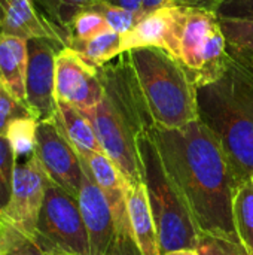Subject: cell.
Wrapping results in <instances>:
<instances>
[{
  "mask_svg": "<svg viewBox=\"0 0 253 255\" xmlns=\"http://www.w3.org/2000/svg\"><path fill=\"white\" fill-rule=\"evenodd\" d=\"M152 137L198 232L239 241L233 221L236 182L212 131L197 120L182 128L154 126Z\"/></svg>",
  "mask_w": 253,
  "mask_h": 255,
  "instance_id": "6da1fadb",
  "label": "cell"
},
{
  "mask_svg": "<svg viewBox=\"0 0 253 255\" xmlns=\"http://www.w3.org/2000/svg\"><path fill=\"white\" fill-rule=\"evenodd\" d=\"M104 88L101 102L84 115L91 121L101 151L124 176L128 187L143 184L139 137L154 126L130 52L98 67Z\"/></svg>",
  "mask_w": 253,
  "mask_h": 255,
  "instance_id": "7a4b0ae2",
  "label": "cell"
},
{
  "mask_svg": "<svg viewBox=\"0 0 253 255\" xmlns=\"http://www.w3.org/2000/svg\"><path fill=\"white\" fill-rule=\"evenodd\" d=\"M198 120L219 142L236 185L253 178V69L233 58L215 82L197 88Z\"/></svg>",
  "mask_w": 253,
  "mask_h": 255,
  "instance_id": "3957f363",
  "label": "cell"
},
{
  "mask_svg": "<svg viewBox=\"0 0 253 255\" xmlns=\"http://www.w3.org/2000/svg\"><path fill=\"white\" fill-rule=\"evenodd\" d=\"M130 57L157 127L182 128L198 120L197 87L176 57L161 48L133 49Z\"/></svg>",
  "mask_w": 253,
  "mask_h": 255,
  "instance_id": "277c9868",
  "label": "cell"
},
{
  "mask_svg": "<svg viewBox=\"0 0 253 255\" xmlns=\"http://www.w3.org/2000/svg\"><path fill=\"white\" fill-rule=\"evenodd\" d=\"M152 127L139 137V154L143 184L158 233L160 253L164 255L180 250H197L198 227L163 164L152 137Z\"/></svg>",
  "mask_w": 253,
  "mask_h": 255,
  "instance_id": "5b68a950",
  "label": "cell"
},
{
  "mask_svg": "<svg viewBox=\"0 0 253 255\" xmlns=\"http://www.w3.org/2000/svg\"><path fill=\"white\" fill-rule=\"evenodd\" d=\"M177 60L186 69L197 88L221 78L228 61V52L216 12L185 7Z\"/></svg>",
  "mask_w": 253,
  "mask_h": 255,
  "instance_id": "8992f818",
  "label": "cell"
},
{
  "mask_svg": "<svg viewBox=\"0 0 253 255\" xmlns=\"http://www.w3.org/2000/svg\"><path fill=\"white\" fill-rule=\"evenodd\" d=\"M37 239L52 254L91 255L88 233L78 199L51 179L46 185L45 200L37 223Z\"/></svg>",
  "mask_w": 253,
  "mask_h": 255,
  "instance_id": "52a82bcc",
  "label": "cell"
},
{
  "mask_svg": "<svg viewBox=\"0 0 253 255\" xmlns=\"http://www.w3.org/2000/svg\"><path fill=\"white\" fill-rule=\"evenodd\" d=\"M33 155L54 184L78 199L84 179L82 158L67 140L55 118L37 123Z\"/></svg>",
  "mask_w": 253,
  "mask_h": 255,
  "instance_id": "ba28073f",
  "label": "cell"
},
{
  "mask_svg": "<svg viewBox=\"0 0 253 255\" xmlns=\"http://www.w3.org/2000/svg\"><path fill=\"white\" fill-rule=\"evenodd\" d=\"M60 49H63L60 45L46 39L27 40L25 102L30 114L39 123L57 117L55 61Z\"/></svg>",
  "mask_w": 253,
  "mask_h": 255,
  "instance_id": "9c48e42d",
  "label": "cell"
},
{
  "mask_svg": "<svg viewBox=\"0 0 253 255\" xmlns=\"http://www.w3.org/2000/svg\"><path fill=\"white\" fill-rule=\"evenodd\" d=\"M48 182L49 178L34 155L16 164L12 196L3 212L15 227L33 238H37V223Z\"/></svg>",
  "mask_w": 253,
  "mask_h": 255,
  "instance_id": "30bf717a",
  "label": "cell"
},
{
  "mask_svg": "<svg viewBox=\"0 0 253 255\" xmlns=\"http://www.w3.org/2000/svg\"><path fill=\"white\" fill-rule=\"evenodd\" d=\"M55 96L79 111L97 106L104 88L98 69L88 64L75 49L66 46L58 51L55 61Z\"/></svg>",
  "mask_w": 253,
  "mask_h": 255,
  "instance_id": "8fae6325",
  "label": "cell"
},
{
  "mask_svg": "<svg viewBox=\"0 0 253 255\" xmlns=\"http://www.w3.org/2000/svg\"><path fill=\"white\" fill-rule=\"evenodd\" d=\"M82 164H84V179L78 196V203L88 233L89 254L110 255L115 250L116 244L122 238L119 236L115 217L106 196L103 194V191L91 176L84 160ZM124 241H130V239H124Z\"/></svg>",
  "mask_w": 253,
  "mask_h": 255,
  "instance_id": "7c38bea8",
  "label": "cell"
},
{
  "mask_svg": "<svg viewBox=\"0 0 253 255\" xmlns=\"http://www.w3.org/2000/svg\"><path fill=\"white\" fill-rule=\"evenodd\" d=\"M185 7H161L146 13L122 36V52L140 48H161L177 58Z\"/></svg>",
  "mask_w": 253,
  "mask_h": 255,
  "instance_id": "4fadbf2b",
  "label": "cell"
},
{
  "mask_svg": "<svg viewBox=\"0 0 253 255\" xmlns=\"http://www.w3.org/2000/svg\"><path fill=\"white\" fill-rule=\"evenodd\" d=\"M0 31L25 40L46 39L61 48L70 43V36L39 10L34 0H3L0 6Z\"/></svg>",
  "mask_w": 253,
  "mask_h": 255,
  "instance_id": "5bb4252c",
  "label": "cell"
},
{
  "mask_svg": "<svg viewBox=\"0 0 253 255\" xmlns=\"http://www.w3.org/2000/svg\"><path fill=\"white\" fill-rule=\"evenodd\" d=\"M81 158L85 161L91 176L94 178V181L106 196L110 209L113 212L119 236L122 239H133L130 220H128V209H127L128 185L124 176L112 163V160L107 155H104V152H94Z\"/></svg>",
  "mask_w": 253,
  "mask_h": 255,
  "instance_id": "9a60e30c",
  "label": "cell"
},
{
  "mask_svg": "<svg viewBox=\"0 0 253 255\" xmlns=\"http://www.w3.org/2000/svg\"><path fill=\"white\" fill-rule=\"evenodd\" d=\"M127 209L133 239L142 255H161L160 241L145 184L128 187Z\"/></svg>",
  "mask_w": 253,
  "mask_h": 255,
  "instance_id": "2e32d148",
  "label": "cell"
},
{
  "mask_svg": "<svg viewBox=\"0 0 253 255\" xmlns=\"http://www.w3.org/2000/svg\"><path fill=\"white\" fill-rule=\"evenodd\" d=\"M25 70L27 40L0 31V82L27 108Z\"/></svg>",
  "mask_w": 253,
  "mask_h": 255,
  "instance_id": "e0dca14e",
  "label": "cell"
},
{
  "mask_svg": "<svg viewBox=\"0 0 253 255\" xmlns=\"http://www.w3.org/2000/svg\"><path fill=\"white\" fill-rule=\"evenodd\" d=\"M55 121L81 157H86L94 152H103L95 130L82 111L69 103L58 102Z\"/></svg>",
  "mask_w": 253,
  "mask_h": 255,
  "instance_id": "ac0fdd59",
  "label": "cell"
},
{
  "mask_svg": "<svg viewBox=\"0 0 253 255\" xmlns=\"http://www.w3.org/2000/svg\"><path fill=\"white\" fill-rule=\"evenodd\" d=\"M69 46L75 49L88 64H91L95 69L110 63L112 60L124 54L122 34L113 31L110 27L88 40L72 42Z\"/></svg>",
  "mask_w": 253,
  "mask_h": 255,
  "instance_id": "d6986e66",
  "label": "cell"
},
{
  "mask_svg": "<svg viewBox=\"0 0 253 255\" xmlns=\"http://www.w3.org/2000/svg\"><path fill=\"white\" fill-rule=\"evenodd\" d=\"M233 221L240 245L246 254L253 255V178L234 188Z\"/></svg>",
  "mask_w": 253,
  "mask_h": 255,
  "instance_id": "ffe728a7",
  "label": "cell"
},
{
  "mask_svg": "<svg viewBox=\"0 0 253 255\" xmlns=\"http://www.w3.org/2000/svg\"><path fill=\"white\" fill-rule=\"evenodd\" d=\"M227 40V52L253 69V21L219 16Z\"/></svg>",
  "mask_w": 253,
  "mask_h": 255,
  "instance_id": "44dd1931",
  "label": "cell"
},
{
  "mask_svg": "<svg viewBox=\"0 0 253 255\" xmlns=\"http://www.w3.org/2000/svg\"><path fill=\"white\" fill-rule=\"evenodd\" d=\"M0 255H54L43 244L15 227L9 220L0 229Z\"/></svg>",
  "mask_w": 253,
  "mask_h": 255,
  "instance_id": "7402d4cb",
  "label": "cell"
},
{
  "mask_svg": "<svg viewBox=\"0 0 253 255\" xmlns=\"http://www.w3.org/2000/svg\"><path fill=\"white\" fill-rule=\"evenodd\" d=\"M100 0H34L43 13L70 36L73 19L84 10L92 7Z\"/></svg>",
  "mask_w": 253,
  "mask_h": 255,
  "instance_id": "603a6c76",
  "label": "cell"
},
{
  "mask_svg": "<svg viewBox=\"0 0 253 255\" xmlns=\"http://www.w3.org/2000/svg\"><path fill=\"white\" fill-rule=\"evenodd\" d=\"M16 152L7 137L0 136V211L9 205L16 169Z\"/></svg>",
  "mask_w": 253,
  "mask_h": 255,
  "instance_id": "cb8c5ba5",
  "label": "cell"
},
{
  "mask_svg": "<svg viewBox=\"0 0 253 255\" xmlns=\"http://www.w3.org/2000/svg\"><path fill=\"white\" fill-rule=\"evenodd\" d=\"M37 120L33 117L15 120L6 133V137L12 143L16 155H33L36 146V128Z\"/></svg>",
  "mask_w": 253,
  "mask_h": 255,
  "instance_id": "d4e9b609",
  "label": "cell"
},
{
  "mask_svg": "<svg viewBox=\"0 0 253 255\" xmlns=\"http://www.w3.org/2000/svg\"><path fill=\"white\" fill-rule=\"evenodd\" d=\"M89 9H94L95 12H98L104 18V21L107 22V25L113 31H116V33H119L122 36L127 34V33H130L137 25V22L143 18L142 15L134 13L131 10H127V9H122V7H116V6L107 4L103 0H100L98 3H95Z\"/></svg>",
  "mask_w": 253,
  "mask_h": 255,
  "instance_id": "484cf974",
  "label": "cell"
},
{
  "mask_svg": "<svg viewBox=\"0 0 253 255\" xmlns=\"http://www.w3.org/2000/svg\"><path fill=\"white\" fill-rule=\"evenodd\" d=\"M106 28H109V25L104 21V18L94 9H86V10L81 12L72 22L70 43L88 40V39L97 36L98 33L104 31Z\"/></svg>",
  "mask_w": 253,
  "mask_h": 255,
  "instance_id": "4316f807",
  "label": "cell"
},
{
  "mask_svg": "<svg viewBox=\"0 0 253 255\" xmlns=\"http://www.w3.org/2000/svg\"><path fill=\"white\" fill-rule=\"evenodd\" d=\"M197 253L200 255H248L239 241L215 233L198 235Z\"/></svg>",
  "mask_w": 253,
  "mask_h": 255,
  "instance_id": "83f0119b",
  "label": "cell"
},
{
  "mask_svg": "<svg viewBox=\"0 0 253 255\" xmlns=\"http://www.w3.org/2000/svg\"><path fill=\"white\" fill-rule=\"evenodd\" d=\"M33 117L30 111L0 82V136L6 137L9 126L18 120ZM34 118V117H33Z\"/></svg>",
  "mask_w": 253,
  "mask_h": 255,
  "instance_id": "f1b7e54d",
  "label": "cell"
},
{
  "mask_svg": "<svg viewBox=\"0 0 253 255\" xmlns=\"http://www.w3.org/2000/svg\"><path fill=\"white\" fill-rule=\"evenodd\" d=\"M218 15L253 21V0H222L218 7Z\"/></svg>",
  "mask_w": 253,
  "mask_h": 255,
  "instance_id": "f546056e",
  "label": "cell"
},
{
  "mask_svg": "<svg viewBox=\"0 0 253 255\" xmlns=\"http://www.w3.org/2000/svg\"><path fill=\"white\" fill-rule=\"evenodd\" d=\"M161 7H182V6H180V0H143L142 3L143 15L158 10Z\"/></svg>",
  "mask_w": 253,
  "mask_h": 255,
  "instance_id": "4dcf8cb0",
  "label": "cell"
},
{
  "mask_svg": "<svg viewBox=\"0 0 253 255\" xmlns=\"http://www.w3.org/2000/svg\"><path fill=\"white\" fill-rule=\"evenodd\" d=\"M54 255H69V254L54 253ZM110 255H142V254H140V251H139V248H137V245H136V242H134L133 239H130V241H124V239H121V241L116 244L115 250L112 251V254Z\"/></svg>",
  "mask_w": 253,
  "mask_h": 255,
  "instance_id": "1f68e13d",
  "label": "cell"
},
{
  "mask_svg": "<svg viewBox=\"0 0 253 255\" xmlns=\"http://www.w3.org/2000/svg\"><path fill=\"white\" fill-rule=\"evenodd\" d=\"M104 3L107 4H112V6H116V7H122V9H127V10H131L134 13H139L142 16L143 12H142V3L143 0H103Z\"/></svg>",
  "mask_w": 253,
  "mask_h": 255,
  "instance_id": "d6a6232c",
  "label": "cell"
},
{
  "mask_svg": "<svg viewBox=\"0 0 253 255\" xmlns=\"http://www.w3.org/2000/svg\"><path fill=\"white\" fill-rule=\"evenodd\" d=\"M222 0H180L182 7H200V9H209L218 13V7Z\"/></svg>",
  "mask_w": 253,
  "mask_h": 255,
  "instance_id": "836d02e7",
  "label": "cell"
},
{
  "mask_svg": "<svg viewBox=\"0 0 253 255\" xmlns=\"http://www.w3.org/2000/svg\"><path fill=\"white\" fill-rule=\"evenodd\" d=\"M164 255H200L197 253V250H180V251H173V253H169V254Z\"/></svg>",
  "mask_w": 253,
  "mask_h": 255,
  "instance_id": "e575fe53",
  "label": "cell"
},
{
  "mask_svg": "<svg viewBox=\"0 0 253 255\" xmlns=\"http://www.w3.org/2000/svg\"><path fill=\"white\" fill-rule=\"evenodd\" d=\"M6 221H7V217L4 215V212H3V211H0V229L6 224Z\"/></svg>",
  "mask_w": 253,
  "mask_h": 255,
  "instance_id": "d590c367",
  "label": "cell"
},
{
  "mask_svg": "<svg viewBox=\"0 0 253 255\" xmlns=\"http://www.w3.org/2000/svg\"><path fill=\"white\" fill-rule=\"evenodd\" d=\"M1 3H3V0H0V6H1Z\"/></svg>",
  "mask_w": 253,
  "mask_h": 255,
  "instance_id": "8d00e7d4",
  "label": "cell"
}]
</instances>
